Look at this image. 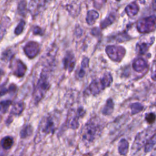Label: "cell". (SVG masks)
Here are the masks:
<instances>
[{
  "instance_id": "cell-1",
  "label": "cell",
  "mask_w": 156,
  "mask_h": 156,
  "mask_svg": "<svg viewBox=\"0 0 156 156\" xmlns=\"http://www.w3.org/2000/svg\"><path fill=\"white\" fill-rule=\"evenodd\" d=\"M103 126L99 119L93 118L84 126L82 130V139L87 144L93 143L101 135Z\"/></svg>"
},
{
  "instance_id": "cell-2",
  "label": "cell",
  "mask_w": 156,
  "mask_h": 156,
  "mask_svg": "<svg viewBox=\"0 0 156 156\" xmlns=\"http://www.w3.org/2000/svg\"><path fill=\"white\" fill-rule=\"evenodd\" d=\"M50 87L49 71L46 68L41 71L40 78L33 91L32 99L34 104H38L44 97L47 91L50 88Z\"/></svg>"
},
{
  "instance_id": "cell-3",
  "label": "cell",
  "mask_w": 156,
  "mask_h": 156,
  "mask_svg": "<svg viewBox=\"0 0 156 156\" xmlns=\"http://www.w3.org/2000/svg\"><path fill=\"white\" fill-rule=\"evenodd\" d=\"M112 82V77L110 73H105L102 78L93 80L86 88L84 94L86 95H96L109 87Z\"/></svg>"
},
{
  "instance_id": "cell-4",
  "label": "cell",
  "mask_w": 156,
  "mask_h": 156,
  "mask_svg": "<svg viewBox=\"0 0 156 156\" xmlns=\"http://www.w3.org/2000/svg\"><path fill=\"white\" fill-rule=\"evenodd\" d=\"M85 113V111L82 107H79L76 109L70 110L66 118V127L74 130L77 129L79 127V118L83 117Z\"/></svg>"
},
{
  "instance_id": "cell-5",
  "label": "cell",
  "mask_w": 156,
  "mask_h": 156,
  "mask_svg": "<svg viewBox=\"0 0 156 156\" xmlns=\"http://www.w3.org/2000/svg\"><path fill=\"white\" fill-rule=\"evenodd\" d=\"M56 129V121L52 115L44 116L41 121L39 131L41 135H46L49 133H53Z\"/></svg>"
},
{
  "instance_id": "cell-6",
  "label": "cell",
  "mask_w": 156,
  "mask_h": 156,
  "mask_svg": "<svg viewBox=\"0 0 156 156\" xmlns=\"http://www.w3.org/2000/svg\"><path fill=\"white\" fill-rule=\"evenodd\" d=\"M138 30L140 32H149L156 27V16H151L140 20L136 25Z\"/></svg>"
},
{
  "instance_id": "cell-7",
  "label": "cell",
  "mask_w": 156,
  "mask_h": 156,
  "mask_svg": "<svg viewBox=\"0 0 156 156\" xmlns=\"http://www.w3.org/2000/svg\"><path fill=\"white\" fill-rule=\"evenodd\" d=\"M51 0H31L28 6V10L33 15H37L49 4Z\"/></svg>"
},
{
  "instance_id": "cell-8",
  "label": "cell",
  "mask_w": 156,
  "mask_h": 156,
  "mask_svg": "<svg viewBox=\"0 0 156 156\" xmlns=\"http://www.w3.org/2000/svg\"><path fill=\"white\" fill-rule=\"evenodd\" d=\"M105 51L108 57L116 62H119L125 54V49L121 46H108Z\"/></svg>"
},
{
  "instance_id": "cell-9",
  "label": "cell",
  "mask_w": 156,
  "mask_h": 156,
  "mask_svg": "<svg viewBox=\"0 0 156 156\" xmlns=\"http://www.w3.org/2000/svg\"><path fill=\"white\" fill-rule=\"evenodd\" d=\"M154 131L151 129H146L142 131L141 133L137 135L136 136L135 142H134V146H135L136 149H139L142 147L144 144L147 143V141L153 136Z\"/></svg>"
},
{
  "instance_id": "cell-10",
  "label": "cell",
  "mask_w": 156,
  "mask_h": 156,
  "mask_svg": "<svg viewBox=\"0 0 156 156\" xmlns=\"http://www.w3.org/2000/svg\"><path fill=\"white\" fill-rule=\"evenodd\" d=\"M40 46L35 41H29L24 47V52L29 58H34L39 52Z\"/></svg>"
},
{
  "instance_id": "cell-11",
  "label": "cell",
  "mask_w": 156,
  "mask_h": 156,
  "mask_svg": "<svg viewBox=\"0 0 156 156\" xmlns=\"http://www.w3.org/2000/svg\"><path fill=\"white\" fill-rule=\"evenodd\" d=\"M76 59L74 54L71 51L67 52L63 58V67L65 70L71 72L75 66Z\"/></svg>"
},
{
  "instance_id": "cell-12",
  "label": "cell",
  "mask_w": 156,
  "mask_h": 156,
  "mask_svg": "<svg viewBox=\"0 0 156 156\" xmlns=\"http://www.w3.org/2000/svg\"><path fill=\"white\" fill-rule=\"evenodd\" d=\"M12 70L13 74L15 76L21 77L24 75L27 70V67L22 61L20 60H16L13 64Z\"/></svg>"
},
{
  "instance_id": "cell-13",
  "label": "cell",
  "mask_w": 156,
  "mask_h": 156,
  "mask_svg": "<svg viewBox=\"0 0 156 156\" xmlns=\"http://www.w3.org/2000/svg\"><path fill=\"white\" fill-rule=\"evenodd\" d=\"M13 144V139L10 136L4 137L0 141V147L4 151L11 149Z\"/></svg>"
},
{
  "instance_id": "cell-14",
  "label": "cell",
  "mask_w": 156,
  "mask_h": 156,
  "mask_svg": "<svg viewBox=\"0 0 156 156\" xmlns=\"http://www.w3.org/2000/svg\"><path fill=\"white\" fill-rule=\"evenodd\" d=\"M24 108V104L23 101H18L13 104L10 115H20L23 111Z\"/></svg>"
},
{
  "instance_id": "cell-15",
  "label": "cell",
  "mask_w": 156,
  "mask_h": 156,
  "mask_svg": "<svg viewBox=\"0 0 156 156\" xmlns=\"http://www.w3.org/2000/svg\"><path fill=\"white\" fill-rule=\"evenodd\" d=\"M146 62L143 58L136 59L133 63V68L137 72H141L146 68Z\"/></svg>"
},
{
  "instance_id": "cell-16",
  "label": "cell",
  "mask_w": 156,
  "mask_h": 156,
  "mask_svg": "<svg viewBox=\"0 0 156 156\" xmlns=\"http://www.w3.org/2000/svg\"><path fill=\"white\" fill-rule=\"evenodd\" d=\"M99 17V13L94 10H89L86 16V21L88 25H93Z\"/></svg>"
},
{
  "instance_id": "cell-17",
  "label": "cell",
  "mask_w": 156,
  "mask_h": 156,
  "mask_svg": "<svg viewBox=\"0 0 156 156\" xmlns=\"http://www.w3.org/2000/svg\"><path fill=\"white\" fill-rule=\"evenodd\" d=\"M66 10L71 15L76 16L80 11V5L77 3V1H73L71 4L66 5Z\"/></svg>"
},
{
  "instance_id": "cell-18",
  "label": "cell",
  "mask_w": 156,
  "mask_h": 156,
  "mask_svg": "<svg viewBox=\"0 0 156 156\" xmlns=\"http://www.w3.org/2000/svg\"><path fill=\"white\" fill-rule=\"evenodd\" d=\"M126 12L129 16H133L135 15L139 10V7L136 4L135 2H133L132 4H130L126 7Z\"/></svg>"
},
{
  "instance_id": "cell-19",
  "label": "cell",
  "mask_w": 156,
  "mask_h": 156,
  "mask_svg": "<svg viewBox=\"0 0 156 156\" xmlns=\"http://www.w3.org/2000/svg\"><path fill=\"white\" fill-rule=\"evenodd\" d=\"M113 107L114 104L113 101L111 99H108L102 108V113L105 115H109L112 113Z\"/></svg>"
},
{
  "instance_id": "cell-20",
  "label": "cell",
  "mask_w": 156,
  "mask_h": 156,
  "mask_svg": "<svg viewBox=\"0 0 156 156\" xmlns=\"http://www.w3.org/2000/svg\"><path fill=\"white\" fill-rule=\"evenodd\" d=\"M33 132V129L31 125H26L20 131V137L23 139L29 137Z\"/></svg>"
},
{
  "instance_id": "cell-21",
  "label": "cell",
  "mask_w": 156,
  "mask_h": 156,
  "mask_svg": "<svg viewBox=\"0 0 156 156\" xmlns=\"http://www.w3.org/2000/svg\"><path fill=\"white\" fill-rule=\"evenodd\" d=\"M129 143L125 139H122L118 143V151L121 155H126L128 151Z\"/></svg>"
},
{
  "instance_id": "cell-22",
  "label": "cell",
  "mask_w": 156,
  "mask_h": 156,
  "mask_svg": "<svg viewBox=\"0 0 156 156\" xmlns=\"http://www.w3.org/2000/svg\"><path fill=\"white\" fill-rule=\"evenodd\" d=\"M10 24V19L7 17H4L0 24V39L3 37L4 35L6 29L9 26Z\"/></svg>"
},
{
  "instance_id": "cell-23",
  "label": "cell",
  "mask_w": 156,
  "mask_h": 156,
  "mask_svg": "<svg viewBox=\"0 0 156 156\" xmlns=\"http://www.w3.org/2000/svg\"><path fill=\"white\" fill-rule=\"evenodd\" d=\"M115 15L113 13L110 14L108 16H107L103 21L101 23V28L104 29L110 24H111L115 20Z\"/></svg>"
},
{
  "instance_id": "cell-24",
  "label": "cell",
  "mask_w": 156,
  "mask_h": 156,
  "mask_svg": "<svg viewBox=\"0 0 156 156\" xmlns=\"http://www.w3.org/2000/svg\"><path fill=\"white\" fill-rule=\"evenodd\" d=\"M155 143H156V133H154L153 136L146 143L145 147H144L145 152H149L152 149V147H154Z\"/></svg>"
},
{
  "instance_id": "cell-25",
  "label": "cell",
  "mask_w": 156,
  "mask_h": 156,
  "mask_svg": "<svg viewBox=\"0 0 156 156\" xmlns=\"http://www.w3.org/2000/svg\"><path fill=\"white\" fill-rule=\"evenodd\" d=\"M12 102L11 100H4L0 102V112L2 113H5Z\"/></svg>"
},
{
  "instance_id": "cell-26",
  "label": "cell",
  "mask_w": 156,
  "mask_h": 156,
  "mask_svg": "<svg viewBox=\"0 0 156 156\" xmlns=\"http://www.w3.org/2000/svg\"><path fill=\"white\" fill-rule=\"evenodd\" d=\"M25 0H21L18 5V13L20 15L24 16L27 10V5Z\"/></svg>"
},
{
  "instance_id": "cell-27",
  "label": "cell",
  "mask_w": 156,
  "mask_h": 156,
  "mask_svg": "<svg viewBox=\"0 0 156 156\" xmlns=\"http://www.w3.org/2000/svg\"><path fill=\"white\" fill-rule=\"evenodd\" d=\"M149 44L146 43H138L136 45V50L138 53L144 54L149 48Z\"/></svg>"
},
{
  "instance_id": "cell-28",
  "label": "cell",
  "mask_w": 156,
  "mask_h": 156,
  "mask_svg": "<svg viewBox=\"0 0 156 156\" xmlns=\"http://www.w3.org/2000/svg\"><path fill=\"white\" fill-rule=\"evenodd\" d=\"M13 52L12 49H8L3 52L2 54V59L4 61H9L10 60L13 56Z\"/></svg>"
},
{
  "instance_id": "cell-29",
  "label": "cell",
  "mask_w": 156,
  "mask_h": 156,
  "mask_svg": "<svg viewBox=\"0 0 156 156\" xmlns=\"http://www.w3.org/2000/svg\"><path fill=\"white\" fill-rule=\"evenodd\" d=\"M16 90V86L15 84H11L7 88H3L0 91V96H4L7 93L10 92H14Z\"/></svg>"
},
{
  "instance_id": "cell-30",
  "label": "cell",
  "mask_w": 156,
  "mask_h": 156,
  "mask_svg": "<svg viewBox=\"0 0 156 156\" xmlns=\"http://www.w3.org/2000/svg\"><path fill=\"white\" fill-rule=\"evenodd\" d=\"M130 108H131L132 114L137 113L140 112V111H141L143 109V107L139 103L132 104L130 105Z\"/></svg>"
},
{
  "instance_id": "cell-31",
  "label": "cell",
  "mask_w": 156,
  "mask_h": 156,
  "mask_svg": "<svg viewBox=\"0 0 156 156\" xmlns=\"http://www.w3.org/2000/svg\"><path fill=\"white\" fill-rule=\"evenodd\" d=\"M25 24H26V23L24 20L20 21V22L18 23V24L17 25V26L16 27V28L15 29V34L16 35H20L22 33V32L23 31Z\"/></svg>"
},
{
  "instance_id": "cell-32",
  "label": "cell",
  "mask_w": 156,
  "mask_h": 156,
  "mask_svg": "<svg viewBox=\"0 0 156 156\" xmlns=\"http://www.w3.org/2000/svg\"><path fill=\"white\" fill-rule=\"evenodd\" d=\"M145 119L146 121L149 123V124H152L153 123L155 119H156V115L153 113H147L145 116Z\"/></svg>"
},
{
  "instance_id": "cell-33",
  "label": "cell",
  "mask_w": 156,
  "mask_h": 156,
  "mask_svg": "<svg viewBox=\"0 0 156 156\" xmlns=\"http://www.w3.org/2000/svg\"><path fill=\"white\" fill-rule=\"evenodd\" d=\"M94 7L97 9H100L106 2V0H93Z\"/></svg>"
},
{
  "instance_id": "cell-34",
  "label": "cell",
  "mask_w": 156,
  "mask_h": 156,
  "mask_svg": "<svg viewBox=\"0 0 156 156\" xmlns=\"http://www.w3.org/2000/svg\"><path fill=\"white\" fill-rule=\"evenodd\" d=\"M151 77L153 80H156V60H154L151 68Z\"/></svg>"
},
{
  "instance_id": "cell-35",
  "label": "cell",
  "mask_w": 156,
  "mask_h": 156,
  "mask_svg": "<svg viewBox=\"0 0 156 156\" xmlns=\"http://www.w3.org/2000/svg\"><path fill=\"white\" fill-rule=\"evenodd\" d=\"M32 32L34 35H43V30H42L41 28H40L38 26H35L32 29Z\"/></svg>"
},
{
  "instance_id": "cell-36",
  "label": "cell",
  "mask_w": 156,
  "mask_h": 156,
  "mask_svg": "<svg viewBox=\"0 0 156 156\" xmlns=\"http://www.w3.org/2000/svg\"><path fill=\"white\" fill-rule=\"evenodd\" d=\"M88 63H89V59L87 57H84L82 59V61L81 63V67L86 68L88 66Z\"/></svg>"
},
{
  "instance_id": "cell-37",
  "label": "cell",
  "mask_w": 156,
  "mask_h": 156,
  "mask_svg": "<svg viewBox=\"0 0 156 156\" xmlns=\"http://www.w3.org/2000/svg\"><path fill=\"white\" fill-rule=\"evenodd\" d=\"M91 34L92 35H95V36H97L98 35L100 34V29L98 27H94L93 29H92L91 30Z\"/></svg>"
},
{
  "instance_id": "cell-38",
  "label": "cell",
  "mask_w": 156,
  "mask_h": 156,
  "mask_svg": "<svg viewBox=\"0 0 156 156\" xmlns=\"http://www.w3.org/2000/svg\"><path fill=\"white\" fill-rule=\"evenodd\" d=\"M82 29L80 27H76V31H75V34L76 36H78V37H80L81 35H82Z\"/></svg>"
},
{
  "instance_id": "cell-39",
  "label": "cell",
  "mask_w": 156,
  "mask_h": 156,
  "mask_svg": "<svg viewBox=\"0 0 156 156\" xmlns=\"http://www.w3.org/2000/svg\"><path fill=\"white\" fill-rule=\"evenodd\" d=\"M152 7L156 10V0H152Z\"/></svg>"
},
{
  "instance_id": "cell-40",
  "label": "cell",
  "mask_w": 156,
  "mask_h": 156,
  "mask_svg": "<svg viewBox=\"0 0 156 156\" xmlns=\"http://www.w3.org/2000/svg\"><path fill=\"white\" fill-rule=\"evenodd\" d=\"M1 74H2V71H1V70L0 69V75H1Z\"/></svg>"
},
{
  "instance_id": "cell-41",
  "label": "cell",
  "mask_w": 156,
  "mask_h": 156,
  "mask_svg": "<svg viewBox=\"0 0 156 156\" xmlns=\"http://www.w3.org/2000/svg\"><path fill=\"white\" fill-rule=\"evenodd\" d=\"M116 1H120V0H116Z\"/></svg>"
}]
</instances>
